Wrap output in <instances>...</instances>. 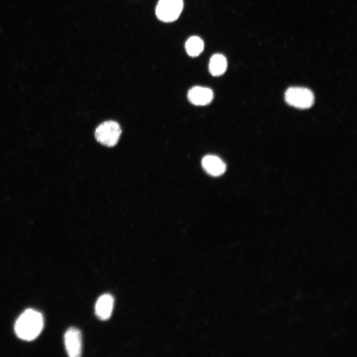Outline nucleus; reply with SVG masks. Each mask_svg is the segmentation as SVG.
Listing matches in <instances>:
<instances>
[{
	"instance_id": "5",
	"label": "nucleus",
	"mask_w": 357,
	"mask_h": 357,
	"mask_svg": "<svg viewBox=\"0 0 357 357\" xmlns=\"http://www.w3.org/2000/svg\"><path fill=\"white\" fill-rule=\"evenodd\" d=\"M64 344L68 355L78 357L82 351V339L80 331L76 328L70 327L64 335Z\"/></svg>"
},
{
	"instance_id": "2",
	"label": "nucleus",
	"mask_w": 357,
	"mask_h": 357,
	"mask_svg": "<svg viewBox=\"0 0 357 357\" xmlns=\"http://www.w3.org/2000/svg\"><path fill=\"white\" fill-rule=\"evenodd\" d=\"M121 133L119 124L108 120L100 124L96 129L95 136L98 142L107 147H113L119 141Z\"/></svg>"
},
{
	"instance_id": "7",
	"label": "nucleus",
	"mask_w": 357,
	"mask_h": 357,
	"mask_svg": "<svg viewBox=\"0 0 357 357\" xmlns=\"http://www.w3.org/2000/svg\"><path fill=\"white\" fill-rule=\"evenodd\" d=\"M114 305V298L112 295L109 294L102 295L95 304L96 315L101 320H107L112 314Z\"/></svg>"
},
{
	"instance_id": "8",
	"label": "nucleus",
	"mask_w": 357,
	"mask_h": 357,
	"mask_svg": "<svg viewBox=\"0 0 357 357\" xmlns=\"http://www.w3.org/2000/svg\"><path fill=\"white\" fill-rule=\"evenodd\" d=\"M202 166L208 174L214 177L223 175L226 169L224 161L219 157L212 155H206L203 158Z\"/></svg>"
},
{
	"instance_id": "9",
	"label": "nucleus",
	"mask_w": 357,
	"mask_h": 357,
	"mask_svg": "<svg viewBox=\"0 0 357 357\" xmlns=\"http://www.w3.org/2000/svg\"><path fill=\"white\" fill-rule=\"evenodd\" d=\"M227 67L226 58L221 54H215L210 59L209 70L213 76H220L224 73Z\"/></svg>"
},
{
	"instance_id": "4",
	"label": "nucleus",
	"mask_w": 357,
	"mask_h": 357,
	"mask_svg": "<svg viewBox=\"0 0 357 357\" xmlns=\"http://www.w3.org/2000/svg\"><path fill=\"white\" fill-rule=\"evenodd\" d=\"M183 6L182 0H160L156 7V15L163 22H173L180 15Z\"/></svg>"
},
{
	"instance_id": "6",
	"label": "nucleus",
	"mask_w": 357,
	"mask_h": 357,
	"mask_svg": "<svg viewBox=\"0 0 357 357\" xmlns=\"http://www.w3.org/2000/svg\"><path fill=\"white\" fill-rule=\"evenodd\" d=\"M213 91L209 88L195 86L188 92L187 98L192 104L197 106H204L209 104L213 99Z\"/></svg>"
},
{
	"instance_id": "10",
	"label": "nucleus",
	"mask_w": 357,
	"mask_h": 357,
	"mask_svg": "<svg viewBox=\"0 0 357 357\" xmlns=\"http://www.w3.org/2000/svg\"><path fill=\"white\" fill-rule=\"evenodd\" d=\"M185 47L188 55L191 57H195L199 55L203 51L204 43L199 37L192 36L187 40Z\"/></svg>"
},
{
	"instance_id": "3",
	"label": "nucleus",
	"mask_w": 357,
	"mask_h": 357,
	"mask_svg": "<svg viewBox=\"0 0 357 357\" xmlns=\"http://www.w3.org/2000/svg\"><path fill=\"white\" fill-rule=\"evenodd\" d=\"M285 99L289 105L301 109L309 108L314 103L312 91L301 87L289 88L285 92Z\"/></svg>"
},
{
	"instance_id": "1",
	"label": "nucleus",
	"mask_w": 357,
	"mask_h": 357,
	"mask_svg": "<svg viewBox=\"0 0 357 357\" xmlns=\"http://www.w3.org/2000/svg\"><path fill=\"white\" fill-rule=\"evenodd\" d=\"M43 325L44 319L41 313L33 309H27L16 320L14 331L19 338L31 341L40 334Z\"/></svg>"
}]
</instances>
